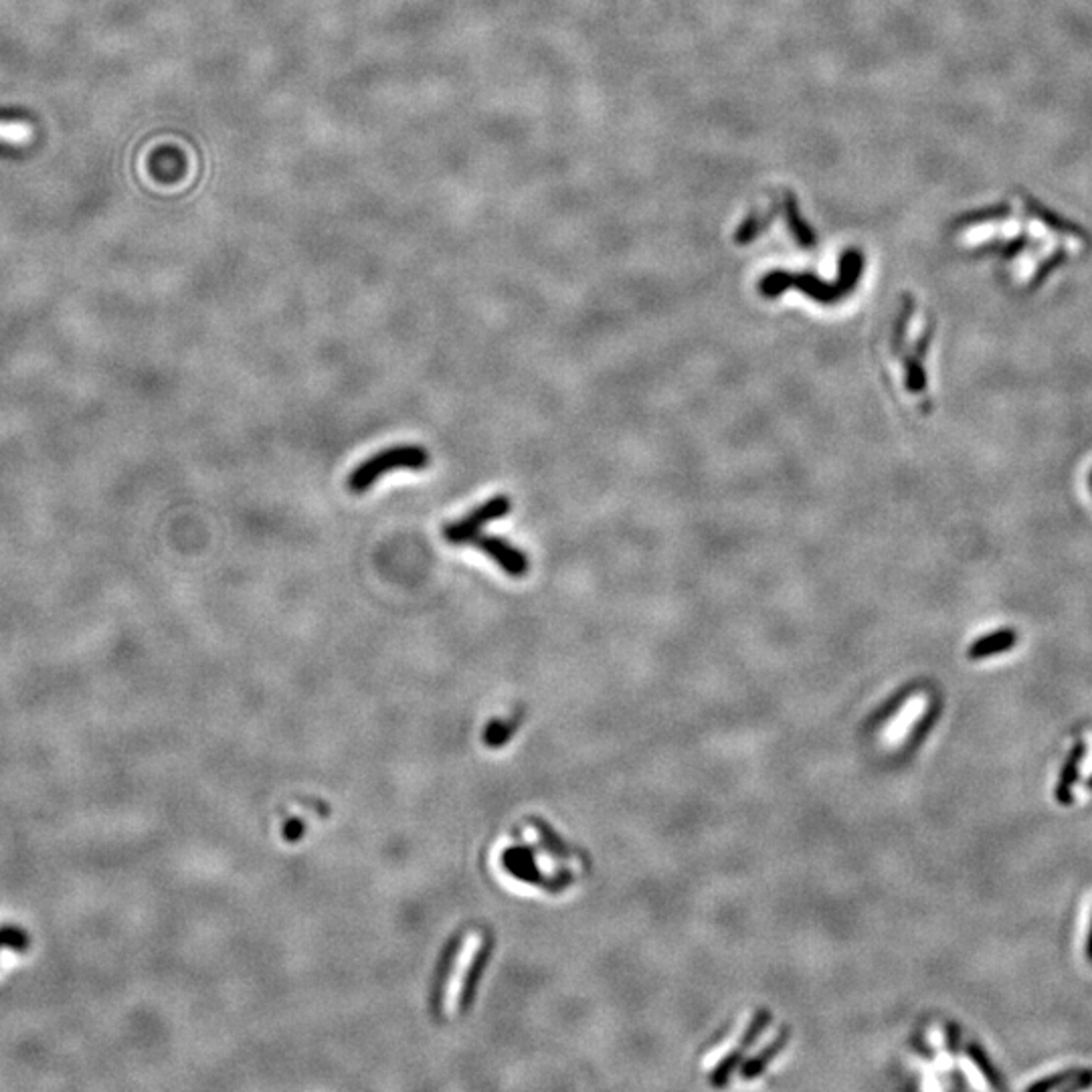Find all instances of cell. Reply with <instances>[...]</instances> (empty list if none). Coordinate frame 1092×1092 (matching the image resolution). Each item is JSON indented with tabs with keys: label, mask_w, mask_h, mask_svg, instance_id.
Returning a JSON list of instances; mask_svg holds the SVG:
<instances>
[{
	"label": "cell",
	"mask_w": 1092,
	"mask_h": 1092,
	"mask_svg": "<svg viewBox=\"0 0 1092 1092\" xmlns=\"http://www.w3.org/2000/svg\"><path fill=\"white\" fill-rule=\"evenodd\" d=\"M840 268L842 269H840V275H837L836 284H824V281L817 280L816 275L773 271V274L763 277L759 290L765 298H775V296H781L785 290H789V287H795V290H801L803 293H807V296L816 299V302L836 304L837 299L848 296V293L856 287V281L860 280V275H862V268H864L862 253L856 251V249H850V251L844 253V257H842Z\"/></svg>",
	"instance_id": "1"
},
{
	"label": "cell",
	"mask_w": 1092,
	"mask_h": 1092,
	"mask_svg": "<svg viewBox=\"0 0 1092 1092\" xmlns=\"http://www.w3.org/2000/svg\"><path fill=\"white\" fill-rule=\"evenodd\" d=\"M429 466V451L421 445H395L389 449L378 451L365 460L359 468H354L348 475V490L353 494H365L371 490L384 474L397 472V469H409V472H421Z\"/></svg>",
	"instance_id": "2"
},
{
	"label": "cell",
	"mask_w": 1092,
	"mask_h": 1092,
	"mask_svg": "<svg viewBox=\"0 0 1092 1092\" xmlns=\"http://www.w3.org/2000/svg\"><path fill=\"white\" fill-rule=\"evenodd\" d=\"M484 944V937L480 932H469L463 938V943L457 949L454 963H451L449 975H447V983L443 989V1014L447 1017H456L457 1011H460V1004L463 998V992H466L468 986V979L469 973H472L475 959H478L480 950H482Z\"/></svg>",
	"instance_id": "3"
},
{
	"label": "cell",
	"mask_w": 1092,
	"mask_h": 1092,
	"mask_svg": "<svg viewBox=\"0 0 1092 1092\" xmlns=\"http://www.w3.org/2000/svg\"><path fill=\"white\" fill-rule=\"evenodd\" d=\"M512 510V502L508 496H494L490 500H486L475 506L472 512L466 514V516L456 520V522H447L443 526V539L449 542V545L462 546L468 545L474 536L480 534V530L484 528L486 524L494 522V520H500L504 516H508Z\"/></svg>",
	"instance_id": "4"
},
{
	"label": "cell",
	"mask_w": 1092,
	"mask_h": 1092,
	"mask_svg": "<svg viewBox=\"0 0 1092 1092\" xmlns=\"http://www.w3.org/2000/svg\"><path fill=\"white\" fill-rule=\"evenodd\" d=\"M468 545L475 546L484 554H488L492 561H494L508 576L520 579V576L528 573L530 569L528 557H526L520 548L512 546L506 539H500V536H492V534H478L474 536Z\"/></svg>",
	"instance_id": "5"
},
{
	"label": "cell",
	"mask_w": 1092,
	"mask_h": 1092,
	"mask_svg": "<svg viewBox=\"0 0 1092 1092\" xmlns=\"http://www.w3.org/2000/svg\"><path fill=\"white\" fill-rule=\"evenodd\" d=\"M1017 636L1014 630H999L995 633H989V636L979 637L975 643L969 648V658L971 660H983V658H992L995 654L1007 652L1016 646Z\"/></svg>",
	"instance_id": "6"
},
{
	"label": "cell",
	"mask_w": 1092,
	"mask_h": 1092,
	"mask_svg": "<svg viewBox=\"0 0 1092 1092\" xmlns=\"http://www.w3.org/2000/svg\"><path fill=\"white\" fill-rule=\"evenodd\" d=\"M787 1040H789V1029H787V1028L781 1029V1034L775 1035V1038L771 1040V1042H769L767 1048H763V1050L759 1052V1054L752 1056L751 1060H746V1062H745V1066H743V1078H745V1080H752V1078L759 1077L761 1072H765L769 1064H771V1062L775 1060V1056H779L781 1052H783L785 1044H787Z\"/></svg>",
	"instance_id": "7"
},
{
	"label": "cell",
	"mask_w": 1092,
	"mask_h": 1092,
	"mask_svg": "<svg viewBox=\"0 0 1092 1092\" xmlns=\"http://www.w3.org/2000/svg\"><path fill=\"white\" fill-rule=\"evenodd\" d=\"M1084 755V745L1078 743L1068 755L1066 763H1064L1062 773H1060V781H1058V787H1056V799L1062 803V805H1071L1074 801L1072 797V787H1074V781L1078 777V763L1083 759Z\"/></svg>",
	"instance_id": "8"
},
{
	"label": "cell",
	"mask_w": 1092,
	"mask_h": 1092,
	"mask_svg": "<svg viewBox=\"0 0 1092 1092\" xmlns=\"http://www.w3.org/2000/svg\"><path fill=\"white\" fill-rule=\"evenodd\" d=\"M785 207H787V220H789V227L793 229L795 239L799 241L803 247L813 245V243H816V235H813L811 227H809L807 223H803V220H801V214H799V211H797V205H795L793 196H787V202H785Z\"/></svg>",
	"instance_id": "9"
},
{
	"label": "cell",
	"mask_w": 1092,
	"mask_h": 1092,
	"mask_svg": "<svg viewBox=\"0 0 1092 1092\" xmlns=\"http://www.w3.org/2000/svg\"><path fill=\"white\" fill-rule=\"evenodd\" d=\"M29 935L21 926L4 925L0 926V947L15 950V953H25L29 949Z\"/></svg>",
	"instance_id": "10"
},
{
	"label": "cell",
	"mask_w": 1092,
	"mask_h": 1092,
	"mask_svg": "<svg viewBox=\"0 0 1092 1092\" xmlns=\"http://www.w3.org/2000/svg\"><path fill=\"white\" fill-rule=\"evenodd\" d=\"M743 1052L745 1050L739 1048V1050L731 1052L728 1056H724L722 1060L718 1062V1066L715 1068V1071L710 1072V1084H715V1086H724V1084H727L728 1078H731V1074L734 1072V1068H737L739 1064H740V1060H743Z\"/></svg>",
	"instance_id": "11"
},
{
	"label": "cell",
	"mask_w": 1092,
	"mask_h": 1092,
	"mask_svg": "<svg viewBox=\"0 0 1092 1092\" xmlns=\"http://www.w3.org/2000/svg\"><path fill=\"white\" fill-rule=\"evenodd\" d=\"M769 1023H771V1011L769 1010L757 1011L755 1017H752V1022L749 1023V1028H746L745 1035L740 1038V1050H749L751 1046L761 1038V1034L765 1032Z\"/></svg>",
	"instance_id": "12"
},
{
	"label": "cell",
	"mask_w": 1092,
	"mask_h": 1092,
	"mask_svg": "<svg viewBox=\"0 0 1092 1092\" xmlns=\"http://www.w3.org/2000/svg\"><path fill=\"white\" fill-rule=\"evenodd\" d=\"M967 1052H969L973 1064H975L979 1071H981L983 1077H986L989 1083H992V1086H995V1089H999L1001 1083H999V1078H998V1072H995V1068L992 1066V1064H989V1058L986 1056V1052L979 1048L977 1044H969V1048H967Z\"/></svg>",
	"instance_id": "13"
},
{
	"label": "cell",
	"mask_w": 1092,
	"mask_h": 1092,
	"mask_svg": "<svg viewBox=\"0 0 1092 1092\" xmlns=\"http://www.w3.org/2000/svg\"><path fill=\"white\" fill-rule=\"evenodd\" d=\"M29 128L19 122H0V140L10 144H21L29 140Z\"/></svg>",
	"instance_id": "14"
},
{
	"label": "cell",
	"mask_w": 1092,
	"mask_h": 1092,
	"mask_svg": "<svg viewBox=\"0 0 1092 1092\" xmlns=\"http://www.w3.org/2000/svg\"><path fill=\"white\" fill-rule=\"evenodd\" d=\"M908 377H907V387L910 389V393H920L926 387V377H925V369L916 359H908L907 365Z\"/></svg>",
	"instance_id": "15"
},
{
	"label": "cell",
	"mask_w": 1092,
	"mask_h": 1092,
	"mask_svg": "<svg viewBox=\"0 0 1092 1092\" xmlns=\"http://www.w3.org/2000/svg\"><path fill=\"white\" fill-rule=\"evenodd\" d=\"M759 229H761V220H759V219H749V220H746V223L743 225V227L739 229V233H737V241H739V243H749V241H752V239H755V237H757V233H759Z\"/></svg>",
	"instance_id": "16"
},
{
	"label": "cell",
	"mask_w": 1092,
	"mask_h": 1092,
	"mask_svg": "<svg viewBox=\"0 0 1092 1092\" xmlns=\"http://www.w3.org/2000/svg\"><path fill=\"white\" fill-rule=\"evenodd\" d=\"M959 1048V1029L957 1026H949V1050L957 1052Z\"/></svg>",
	"instance_id": "17"
},
{
	"label": "cell",
	"mask_w": 1092,
	"mask_h": 1092,
	"mask_svg": "<svg viewBox=\"0 0 1092 1092\" xmlns=\"http://www.w3.org/2000/svg\"><path fill=\"white\" fill-rule=\"evenodd\" d=\"M1089 957L1092 959V931H1090V938H1089Z\"/></svg>",
	"instance_id": "18"
},
{
	"label": "cell",
	"mask_w": 1092,
	"mask_h": 1092,
	"mask_svg": "<svg viewBox=\"0 0 1092 1092\" xmlns=\"http://www.w3.org/2000/svg\"><path fill=\"white\" fill-rule=\"evenodd\" d=\"M1090 484H1092V475H1090Z\"/></svg>",
	"instance_id": "19"
},
{
	"label": "cell",
	"mask_w": 1092,
	"mask_h": 1092,
	"mask_svg": "<svg viewBox=\"0 0 1092 1092\" xmlns=\"http://www.w3.org/2000/svg\"><path fill=\"white\" fill-rule=\"evenodd\" d=\"M1090 787H1092V781H1090Z\"/></svg>",
	"instance_id": "20"
}]
</instances>
